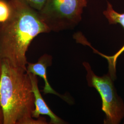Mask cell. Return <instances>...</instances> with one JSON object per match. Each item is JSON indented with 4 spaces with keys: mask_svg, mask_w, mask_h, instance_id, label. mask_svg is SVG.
Instances as JSON below:
<instances>
[{
    "mask_svg": "<svg viewBox=\"0 0 124 124\" xmlns=\"http://www.w3.org/2000/svg\"><path fill=\"white\" fill-rule=\"evenodd\" d=\"M89 86L95 89L102 99V110L105 115L104 124H119L124 118V102L118 94L109 73L100 76L93 72L88 62H83Z\"/></svg>",
    "mask_w": 124,
    "mask_h": 124,
    "instance_id": "277c9868",
    "label": "cell"
},
{
    "mask_svg": "<svg viewBox=\"0 0 124 124\" xmlns=\"http://www.w3.org/2000/svg\"><path fill=\"white\" fill-rule=\"evenodd\" d=\"M0 73H1V59L0 58Z\"/></svg>",
    "mask_w": 124,
    "mask_h": 124,
    "instance_id": "8fae6325",
    "label": "cell"
},
{
    "mask_svg": "<svg viewBox=\"0 0 124 124\" xmlns=\"http://www.w3.org/2000/svg\"><path fill=\"white\" fill-rule=\"evenodd\" d=\"M0 105L3 124H47L45 118L32 117L34 97L29 75L5 59H1Z\"/></svg>",
    "mask_w": 124,
    "mask_h": 124,
    "instance_id": "7a4b0ae2",
    "label": "cell"
},
{
    "mask_svg": "<svg viewBox=\"0 0 124 124\" xmlns=\"http://www.w3.org/2000/svg\"><path fill=\"white\" fill-rule=\"evenodd\" d=\"M10 7L8 2L0 0V23L6 21L10 16Z\"/></svg>",
    "mask_w": 124,
    "mask_h": 124,
    "instance_id": "ba28073f",
    "label": "cell"
},
{
    "mask_svg": "<svg viewBox=\"0 0 124 124\" xmlns=\"http://www.w3.org/2000/svg\"><path fill=\"white\" fill-rule=\"evenodd\" d=\"M30 76L32 85V91L34 97L35 108L32 112V117L35 119H38L40 115H47L50 118V124H67L65 121L55 115L42 98L38 87V80L37 75L31 74H28Z\"/></svg>",
    "mask_w": 124,
    "mask_h": 124,
    "instance_id": "5b68a950",
    "label": "cell"
},
{
    "mask_svg": "<svg viewBox=\"0 0 124 124\" xmlns=\"http://www.w3.org/2000/svg\"><path fill=\"white\" fill-rule=\"evenodd\" d=\"M52 56L47 54H44L39 58L38 62L35 63L28 62L26 66L27 73L38 75L44 80L45 86L42 91L45 94H52L56 95L62 98L64 101L69 102L70 100L66 97L62 96L57 93L51 87L47 80V68L52 65Z\"/></svg>",
    "mask_w": 124,
    "mask_h": 124,
    "instance_id": "52a82bcc",
    "label": "cell"
},
{
    "mask_svg": "<svg viewBox=\"0 0 124 124\" xmlns=\"http://www.w3.org/2000/svg\"><path fill=\"white\" fill-rule=\"evenodd\" d=\"M25 2L31 8L39 11L43 7L46 0H18Z\"/></svg>",
    "mask_w": 124,
    "mask_h": 124,
    "instance_id": "9c48e42d",
    "label": "cell"
},
{
    "mask_svg": "<svg viewBox=\"0 0 124 124\" xmlns=\"http://www.w3.org/2000/svg\"><path fill=\"white\" fill-rule=\"evenodd\" d=\"M0 124H3V115L1 109V108L0 105Z\"/></svg>",
    "mask_w": 124,
    "mask_h": 124,
    "instance_id": "30bf717a",
    "label": "cell"
},
{
    "mask_svg": "<svg viewBox=\"0 0 124 124\" xmlns=\"http://www.w3.org/2000/svg\"><path fill=\"white\" fill-rule=\"evenodd\" d=\"M10 14L0 23V58L26 71L27 52L33 40L51 31L36 11L25 2L9 0Z\"/></svg>",
    "mask_w": 124,
    "mask_h": 124,
    "instance_id": "6da1fadb",
    "label": "cell"
},
{
    "mask_svg": "<svg viewBox=\"0 0 124 124\" xmlns=\"http://www.w3.org/2000/svg\"><path fill=\"white\" fill-rule=\"evenodd\" d=\"M103 14L106 17L108 23L110 24H120L124 29V13H119L116 12L113 9L112 5L108 2L107 7L105 10L103 12ZM95 53H98L102 57L105 58L108 63V73L111 75L114 80L116 78V63L120 55L124 52V44L116 53L112 56H107L103 54L98 52L96 49H93Z\"/></svg>",
    "mask_w": 124,
    "mask_h": 124,
    "instance_id": "8992f818",
    "label": "cell"
},
{
    "mask_svg": "<svg viewBox=\"0 0 124 124\" xmlns=\"http://www.w3.org/2000/svg\"><path fill=\"white\" fill-rule=\"evenodd\" d=\"M87 0H46L38 11L51 31L72 29L80 22Z\"/></svg>",
    "mask_w": 124,
    "mask_h": 124,
    "instance_id": "3957f363",
    "label": "cell"
}]
</instances>
